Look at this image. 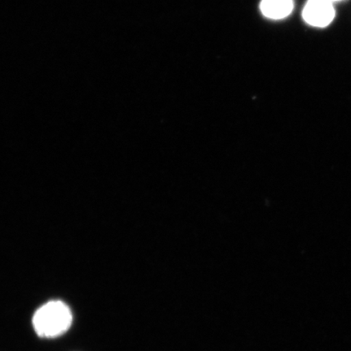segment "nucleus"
Here are the masks:
<instances>
[{
  "label": "nucleus",
  "mask_w": 351,
  "mask_h": 351,
  "mask_svg": "<svg viewBox=\"0 0 351 351\" xmlns=\"http://www.w3.org/2000/svg\"><path fill=\"white\" fill-rule=\"evenodd\" d=\"M73 322L72 311L61 301H51L35 313L33 324L38 336L53 339L69 330Z\"/></svg>",
  "instance_id": "f257e3e1"
},
{
  "label": "nucleus",
  "mask_w": 351,
  "mask_h": 351,
  "mask_svg": "<svg viewBox=\"0 0 351 351\" xmlns=\"http://www.w3.org/2000/svg\"><path fill=\"white\" fill-rule=\"evenodd\" d=\"M335 16V10L331 0H308L302 10V19L314 27H326Z\"/></svg>",
  "instance_id": "f03ea898"
},
{
  "label": "nucleus",
  "mask_w": 351,
  "mask_h": 351,
  "mask_svg": "<svg viewBox=\"0 0 351 351\" xmlns=\"http://www.w3.org/2000/svg\"><path fill=\"white\" fill-rule=\"evenodd\" d=\"M293 0H262L261 10L263 15L271 20H282L291 15Z\"/></svg>",
  "instance_id": "7ed1b4c3"
},
{
  "label": "nucleus",
  "mask_w": 351,
  "mask_h": 351,
  "mask_svg": "<svg viewBox=\"0 0 351 351\" xmlns=\"http://www.w3.org/2000/svg\"><path fill=\"white\" fill-rule=\"evenodd\" d=\"M331 1L333 2H337V1H342V0H331Z\"/></svg>",
  "instance_id": "20e7f679"
}]
</instances>
